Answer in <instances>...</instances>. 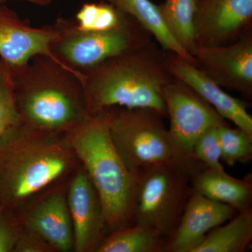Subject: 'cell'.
<instances>
[{"mask_svg": "<svg viewBox=\"0 0 252 252\" xmlns=\"http://www.w3.org/2000/svg\"><path fill=\"white\" fill-rule=\"evenodd\" d=\"M64 135L24 123L0 142V213L17 215L23 204L75 166Z\"/></svg>", "mask_w": 252, "mask_h": 252, "instance_id": "1", "label": "cell"}, {"mask_svg": "<svg viewBox=\"0 0 252 252\" xmlns=\"http://www.w3.org/2000/svg\"><path fill=\"white\" fill-rule=\"evenodd\" d=\"M10 71L18 109L26 125L64 135L89 117L84 74L44 55Z\"/></svg>", "mask_w": 252, "mask_h": 252, "instance_id": "2", "label": "cell"}, {"mask_svg": "<svg viewBox=\"0 0 252 252\" xmlns=\"http://www.w3.org/2000/svg\"><path fill=\"white\" fill-rule=\"evenodd\" d=\"M83 74L89 116L122 107L154 109L167 117L162 91L174 77L167 69L165 52L152 41L140 49L107 60Z\"/></svg>", "mask_w": 252, "mask_h": 252, "instance_id": "3", "label": "cell"}, {"mask_svg": "<svg viewBox=\"0 0 252 252\" xmlns=\"http://www.w3.org/2000/svg\"><path fill=\"white\" fill-rule=\"evenodd\" d=\"M64 135L98 194L106 229L132 225L135 176L114 147L103 113L89 116Z\"/></svg>", "mask_w": 252, "mask_h": 252, "instance_id": "4", "label": "cell"}, {"mask_svg": "<svg viewBox=\"0 0 252 252\" xmlns=\"http://www.w3.org/2000/svg\"><path fill=\"white\" fill-rule=\"evenodd\" d=\"M102 112L114 147L134 176L144 167L163 162L204 165L175 143L165 117L156 109L112 107Z\"/></svg>", "mask_w": 252, "mask_h": 252, "instance_id": "5", "label": "cell"}, {"mask_svg": "<svg viewBox=\"0 0 252 252\" xmlns=\"http://www.w3.org/2000/svg\"><path fill=\"white\" fill-rule=\"evenodd\" d=\"M205 165L163 162L135 175L132 224L151 227L170 238L192 192L191 179Z\"/></svg>", "mask_w": 252, "mask_h": 252, "instance_id": "6", "label": "cell"}, {"mask_svg": "<svg viewBox=\"0 0 252 252\" xmlns=\"http://www.w3.org/2000/svg\"><path fill=\"white\" fill-rule=\"evenodd\" d=\"M52 27L59 37L51 46L60 61L83 74L107 60L140 49L152 34L132 17L121 27L105 32H84L74 20L59 18Z\"/></svg>", "mask_w": 252, "mask_h": 252, "instance_id": "7", "label": "cell"}, {"mask_svg": "<svg viewBox=\"0 0 252 252\" xmlns=\"http://www.w3.org/2000/svg\"><path fill=\"white\" fill-rule=\"evenodd\" d=\"M170 117L169 133L186 154L193 156L194 144L204 132L225 119L185 83L174 78L162 91Z\"/></svg>", "mask_w": 252, "mask_h": 252, "instance_id": "8", "label": "cell"}, {"mask_svg": "<svg viewBox=\"0 0 252 252\" xmlns=\"http://www.w3.org/2000/svg\"><path fill=\"white\" fill-rule=\"evenodd\" d=\"M195 66L220 87L252 97V36L245 32L223 46H198L193 55Z\"/></svg>", "mask_w": 252, "mask_h": 252, "instance_id": "9", "label": "cell"}, {"mask_svg": "<svg viewBox=\"0 0 252 252\" xmlns=\"http://www.w3.org/2000/svg\"><path fill=\"white\" fill-rule=\"evenodd\" d=\"M59 37L52 26L32 27L12 9L0 4V59L10 70L26 65L39 55L63 63L51 49Z\"/></svg>", "mask_w": 252, "mask_h": 252, "instance_id": "10", "label": "cell"}, {"mask_svg": "<svg viewBox=\"0 0 252 252\" xmlns=\"http://www.w3.org/2000/svg\"><path fill=\"white\" fill-rule=\"evenodd\" d=\"M252 18V0H198L195 16L197 46L234 42L250 27Z\"/></svg>", "mask_w": 252, "mask_h": 252, "instance_id": "11", "label": "cell"}, {"mask_svg": "<svg viewBox=\"0 0 252 252\" xmlns=\"http://www.w3.org/2000/svg\"><path fill=\"white\" fill-rule=\"evenodd\" d=\"M66 197L72 220L74 251L96 252L107 229L98 194L82 166L73 176Z\"/></svg>", "mask_w": 252, "mask_h": 252, "instance_id": "12", "label": "cell"}, {"mask_svg": "<svg viewBox=\"0 0 252 252\" xmlns=\"http://www.w3.org/2000/svg\"><path fill=\"white\" fill-rule=\"evenodd\" d=\"M165 63L172 77L191 88L223 119L252 135V117L243 101L232 97L201 69L175 53L165 51Z\"/></svg>", "mask_w": 252, "mask_h": 252, "instance_id": "13", "label": "cell"}, {"mask_svg": "<svg viewBox=\"0 0 252 252\" xmlns=\"http://www.w3.org/2000/svg\"><path fill=\"white\" fill-rule=\"evenodd\" d=\"M237 212L229 205L207 198L192 189L179 224L169 238L167 252H193L212 230Z\"/></svg>", "mask_w": 252, "mask_h": 252, "instance_id": "14", "label": "cell"}, {"mask_svg": "<svg viewBox=\"0 0 252 252\" xmlns=\"http://www.w3.org/2000/svg\"><path fill=\"white\" fill-rule=\"evenodd\" d=\"M17 217L24 228L44 239L55 252L74 250L72 220L64 192L57 190L49 194L33 205L25 216Z\"/></svg>", "mask_w": 252, "mask_h": 252, "instance_id": "15", "label": "cell"}, {"mask_svg": "<svg viewBox=\"0 0 252 252\" xmlns=\"http://www.w3.org/2000/svg\"><path fill=\"white\" fill-rule=\"evenodd\" d=\"M194 191L233 207L237 212L252 207V174L244 179L232 177L224 170L204 168L191 179Z\"/></svg>", "mask_w": 252, "mask_h": 252, "instance_id": "16", "label": "cell"}, {"mask_svg": "<svg viewBox=\"0 0 252 252\" xmlns=\"http://www.w3.org/2000/svg\"><path fill=\"white\" fill-rule=\"evenodd\" d=\"M123 12L135 18L155 36L162 49L175 53L195 65V60L172 35L164 21L160 6L150 0H105Z\"/></svg>", "mask_w": 252, "mask_h": 252, "instance_id": "17", "label": "cell"}, {"mask_svg": "<svg viewBox=\"0 0 252 252\" xmlns=\"http://www.w3.org/2000/svg\"><path fill=\"white\" fill-rule=\"evenodd\" d=\"M252 241V207L212 230L193 252H245Z\"/></svg>", "mask_w": 252, "mask_h": 252, "instance_id": "18", "label": "cell"}, {"mask_svg": "<svg viewBox=\"0 0 252 252\" xmlns=\"http://www.w3.org/2000/svg\"><path fill=\"white\" fill-rule=\"evenodd\" d=\"M169 239L158 230L138 224L126 225L104 237L97 252H167Z\"/></svg>", "mask_w": 252, "mask_h": 252, "instance_id": "19", "label": "cell"}, {"mask_svg": "<svg viewBox=\"0 0 252 252\" xmlns=\"http://www.w3.org/2000/svg\"><path fill=\"white\" fill-rule=\"evenodd\" d=\"M197 6L198 0H165L159 5L172 35L191 56L198 47L195 28Z\"/></svg>", "mask_w": 252, "mask_h": 252, "instance_id": "20", "label": "cell"}, {"mask_svg": "<svg viewBox=\"0 0 252 252\" xmlns=\"http://www.w3.org/2000/svg\"><path fill=\"white\" fill-rule=\"evenodd\" d=\"M131 17L110 3L100 1L83 4L76 15L74 22L81 31L105 32L121 27Z\"/></svg>", "mask_w": 252, "mask_h": 252, "instance_id": "21", "label": "cell"}, {"mask_svg": "<svg viewBox=\"0 0 252 252\" xmlns=\"http://www.w3.org/2000/svg\"><path fill=\"white\" fill-rule=\"evenodd\" d=\"M221 160L228 166L248 163L252 158V135L243 129L232 128L225 122L217 127Z\"/></svg>", "mask_w": 252, "mask_h": 252, "instance_id": "22", "label": "cell"}, {"mask_svg": "<svg viewBox=\"0 0 252 252\" xmlns=\"http://www.w3.org/2000/svg\"><path fill=\"white\" fill-rule=\"evenodd\" d=\"M22 123L15 95L12 74L9 68L1 61L0 64V142Z\"/></svg>", "mask_w": 252, "mask_h": 252, "instance_id": "23", "label": "cell"}, {"mask_svg": "<svg viewBox=\"0 0 252 252\" xmlns=\"http://www.w3.org/2000/svg\"><path fill=\"white\" fill-rule=\"evenodd\" d=\"M218 126L210 127L199 137L194 144L192 154L207 168L221 170L224 169L221 163Z\"/></svg>", "mask_w": 252, "mask_h": 252, "instance_id": "24", "label": "cell"}, {"mask_svg": "<svg viewBox=\"0 0 252 252\" xmlns=\"http://www.w3.org/2000/svg\"><path fill=\"white\" fill-rule=\"evenodd\" d=\"M22 225L17 215L0 213V252H14L21 234Z\"/></svg>", "mask_w": 252, "mask_h": 252, "instance_id": "25", "label": "cell"}, {"mask_svg": "<svg viewBox=\"0 0 252 252\" xmlns=\"http://www.w3.org/2000/svg\"><path fill=\"white\" fill-rule=\"evenodd\" d=\"M55 250L44 239L24 228L22 225L21 234L14 252H54Z\"/></svg>", "mask_w": 252, "mask_h": 252, "instance_id": "26", "label": "cell"}, {"mask_svg": "<svg viewBox=\"0 0 252 252\" xmlns=\"http://www.w3.org/2000/svg\"><path fill=\"white\" fill-rule=\"evenodd\" d=\"M7 1L9 0H0V4H4ZM12 1H27V2L41 6H46L52 3V0H12Z\"/></svg>", "mask_w": 252, "mask_h": 252, "instance_id": "27", "label": "cell"}, {"mask_svg": "<svg viewBox=\"0 0 252 252\" xmlns=\"http://www.w3.org/2000/svg\"><path fill=\"white\" fill-rule=\"evenodd\" d=\"M1 60L0 59V64H1Z\"/></svg>", "mask_w": 252, "mask_h": 252, "instance_id": "28", "label": "cell"}]
</instances>
